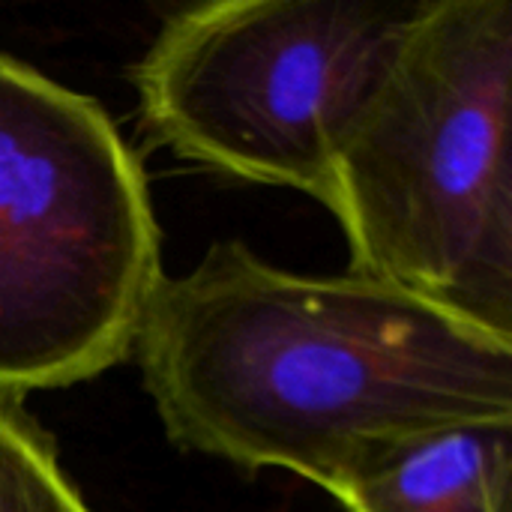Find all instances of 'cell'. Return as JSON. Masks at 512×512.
Here are the masks:
<instances>
[{"label":"cell","mask_w":512,"mask_h":512,"mask_svg":"<svg viewBox=\"0 0 512 512\" xmlns=\"http://www.w3.org/2000/svg\"><path fill=\"white\" fill-rule=\"evenodd\" d=\"M168 438L327 492L423 429L512 417V345L378 279L237 240L162 279L132 351Z\"/></svg>","instance_id":"cell-1"},{"label":"cell","mask_w":512,"mask_h":512,"mask_svg":"<svg viewBox=\"0 0 512 512\" xmlns=\"http://www.w3.org/2000/svg\"><path fill=\"white\" fill-rule=\"evenodd\" d=\"M512 3H420L333 162L351 273L512 345Z\"/></svg>","instance_id":"cell-2"},{"label":"cell","mask_w":512,"mask_h":512,"mask_svg":"<svg viewBox=\"0 0 512 512\" xmlns=\"http://www.w3.org/2000/svg\"><path fill=\"white\" fill-rule=\"evenodd\" d=\"M162 279L147 180L114 120L0 54V402L126 360Z\"/></svg>","instance_id":"cell-3"},{"label":"cell","mask_w":512,"mask_h":512,"mask_svg":"<svg viewBox=\"0 0 512 512\" xmlns=\"http://www.w3.org/2000/svg\"><path fill=\"white\" fill-rule=\"evenodd\" d=\"M420 3L186 6L135 66L141 126L189 165L294 189L327 207L336 153Z\"/></svg>","instance_id":"cell-4"},{"label":"cell","mask_w":512,"mask_h":512,"mask_svg":"<svg viewBox=\"0 0 512 512\" xmlns=\"http://www.w3.org/2000/svg\"><path fill=\"white\" fill-rule=\"evenodd\" d=\"M330 495L345 512H512V417L408 435Z\"/></svg>","instance_id":"cell-5"},{"label":"cell","mask_w":512,"mask_h":512,"mask_svg":"<svg viewBox=\"0 0 512 512\" xmlns=\"http://www.w3.org/2000/svg\"><path fill=\"white\" fill-rule=\"evenodd\" d=\"M0 512H90L18 402H0Z\"/></svg>","instance_id":"cell-6"}]
</instances>
